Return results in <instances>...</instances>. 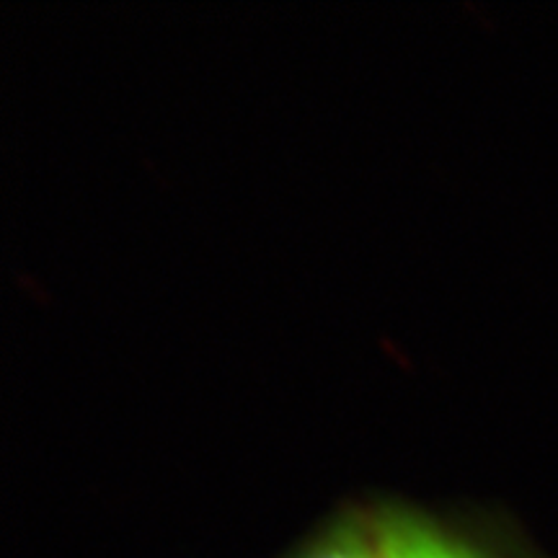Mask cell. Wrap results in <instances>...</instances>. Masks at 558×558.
<instances>
[{"label":"cell","mask_w":558,"mask_h":558,"mask_svg":"<svg viewBox=\"0 0 558 558\" xmlns=\"http://www.w3.org/2000/svg\"><path fill=\"white\" fill-rule=\"evenodd\" d=\"M367 505L383 558H546L497 512H439L403 497H375Z\"/></svg>","instance_id":"1"},{"label":"cell","mask_w":558,"mask_h":558,"mask_svg":"<svg viewBox=\"0 0 558 558\" xmlns=\"http://www.w3.org/2000/svg\"><path fill=\"white\" fill-rule=\"evenodd\" d=\"M279 558H383L367 501H344Z\"/></svg>","instance_id":"2"}]
</instances>
